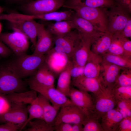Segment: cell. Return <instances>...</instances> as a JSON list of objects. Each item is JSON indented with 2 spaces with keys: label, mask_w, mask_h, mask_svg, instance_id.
<instances>
[{
  "label": "cell",
  "mask_w": 131,
  "mask_h": 131,
  "mask_svg": "<svg viewBox=\"0 0 131 131\" xmlns=\"http://www.w3.org/2000/svg\"><path fill=\"white\" fill-rule=\"evenodd\" d=\"M45 56L25 53L16 57L7 65L16 74L22 79L33 75L44 62Z\"/></svg>",
  "instance_id": "obj_1"
},
{
  "label": "cell",
  "mask_w": 131,
  "mask_h": 131,
  "mask_svg": "<svg viewBox=\"0 0 131 131\" xmlns=\"http://www.w3.org/2000/svg\"><path fill=\"white\" fill-rule=\"evenodd\" d=\"M62 7L74 11L78 16L90 22L99 31L108 32V19L106 12L108 8L77 4H64Z\"/></svg>",
  "instance_id": "obj_2"
},
{
  "label": "cell",
  "mask_w": 131,
  "mask_h": 131,
  "mask_svg": "<svg viewBox=\"0 0 131 131\" xmlns=\"http://www.w3.org/2000/svg\"><path fill=\"white\" fill-rule=\"evenodd\" d=\"M25 83L7 65L0 68V95L27 90Z\"/></svg>",
  "instance_id": "obj_3"
},
{
  "label": "cell",
  "mask_w": 131,
  "mask_h": 131,
  "mask_svg": "<svg viewBox=\"0 0 131 131\" xmlns=\"http://www.w3.org/2000/svg\"><path fill=\"white\" fill-rule=\"evenodd\" d=\"M113 86L104 87L94 94V108L92 114L99 119L106 112L114 108L116 101L113 93Z\"/></svg>",
  "instance_id": "obj_4"
},
{
  "label": "cell",
  "mask_w": 131,
  "mask_h": 131,
  "mask_svg": "<svg viewBox=\"0 0 131 131\" xmlns=\"http://www.w3.org/2000/svg\"><path fill=\"white\" fill-rule=\"evenodd\" d=\"M11 33H1L0 40L11 50L16 56L25 53L29 46V39L21 31L16 30Z\"/></svg>",
  "instance_id": "obj_5"
},
{
  "label": "cell",
  "mask_w": 131,
  "mask_h": 131,
  "mask_svg": "<svg viewBox=\"0 0 131 131\" xmlns=\"http://www.w3.org/2000/svg\"><path fill=\"white\" fill-rule=\"evenodd\" d=\"M65 2V0H32L21 5L20 8L24 14H43L56 11Z\"/></svg>",
  "instance_id": "obj_6"
},
{
  "label": "cell",
  "mask_w": 131,
  "mask_h": 131,
  "mask_svg": "<svg viewBox=\"0 0 131 131\" xmlns=\"http://www.w3.org/2000/svg\"><path fill=\"white\" fill-rule=\"evenodd\" d=\"M55 46L53 48L55 50L66 54L71 57L80 43L82 37L76 29L62 36L54 37Z\"/></svg>",
  "instance_id": "obj_7"
},
{
  "label": "cell",
  "mask_w": 131,
  "mask_h": 131,
  "mask_svg": "<svg viewBox=\"0 0 131 131\" xmlns=\"http://www.w3.org/2000/svg\"><path fill=\"white\" fill-rule=\"evenodd\" d=\"M106 10L108 19L107 32L112 34L121 31L129 18L130 14L116 4Z\"/></svg>",
  "instance_id": "obj_8"
},
{
  "label": "cell",
  "mask_w": 131,
  "mask_h": 131,
  "mask_svg": "<svg viewBox=\"0 0 131 131\" xmlns=\"http://www.w3.org/2000/svg\"><path fill=\"white\" fill-rule=\"evenodd\" d=\"M60 109L55 120V127L61 123L82 124L86 118L82 111L71 100Z\"/></svg>",
  "instance_id": "obj_9"
},
{
  "label": "cell",
  "mask_w": 131,
  "mask_h": 131,
  "mask_svg": "<svg viewBox=\"0 0 131 131\" xmlns=\"http://www.w3.org/2000/svg\"><path fill=\"white\" fill-rule=\"evenodd\" d=\"M45 56V62L56 77L72 62L71 58L67 55L55 50L53 48Z\"/></svg>",
  "instance_id": "obj_10"
},
{
  "label": "cell",
  "mask_w": 131,
  "mask_h": 131,
  "mask_svg": "<svg viewBox=\"0 0 131 131\" xmlns=\"http://www.w3.org/2000/svg\"><path fill=\"white\" fill-rule=\"evenodd\" d=\"M69 97L71 101L82 111L86 117L93 114V101L88 92L71 87Z\"/></svg>",
  "instance_id": "obj_11"
},
{
  "label": "cell",
  "mask_w": 131,
  "mask_h": 131,
  "mask_svg": "<svg viewBox=\"0 0 131 131\" xmlns=\"http://www.w3.org/2000/svg\"><path fill=\"white\" fill-rule=\"evenodd\" d=\"M28 115L26 105L11 103L10 109L0 115V123L9 122L22 126L28 119Z\"/></svg>",
  "instance_id": "obj_12"
},
{
  "label": "cell",
  "mask_w": 131,
  "mask_h": 131,
  "mask_svg": "<svg viewBox=\"0 0 131 131\" xmlns=\"http://www.w3.org/2000/svg\"><path fill=\"white\" fill-rule=\"evenodd\" d=\"M53 36L43 24L38 23L37 42L33 54L44 55L53 47Z\"/></svg>",
  "instance_id": "obj_13"
},
{
  "label": "cell",
  "mask_w": 131,
  "mask_h": 131,
  "mask_svg": "<svg viewBox=\"0 0 131 131\" xmlns=\"http://www.w3.org/2000/svg\"><path fill=\"white\" fill-rule=\"evenodd\" d=\"M29 87L31 89L45 97L52 103V105L59 110L63 105L70 101L55 87H46L39 85H32Z\"/></svg>",
  "instance_id": "obj_14"
},
{
  "label": "cell",
  "mask_w": 131,
  "mask_h": 131,
  "mask_svg": "<svg viewBox=\"0 0 131 131\" xmlns=\"http://www.w3.org/2000/svg\"><path fill=\"white\" fill-rule=\"evenodd\" d=\"M8 22L13 30H17L24 33L35 47L37 42L38 23L33 19H15Z\"/></svg>",
  "instance_id": "obj_15"
},
{
  "label": "cell",
  "mask_w": 131,
  "mask_h": 131,
  "mask_svg": "<svg viewBox=\"0 0 131 131\" xmlns=\"http://www.w3.org/2000/svg\"><path fill=\"white\" fill-rule=\"evenodd\" d=\"M122 68L114 65L102 61L98 78L101 86L104 87L113 86Z\"/></svg>",
  "instance_id": "obj_16"
},
{
  "label": "cell",
  "mask_w": 131,
  "mask_h": 131,
  "mask_svg": "<svg viewBox=\"0 0 131 131\" xmlns=\"http://www.w3.org/2000/svg\"><path fill=\"white\" fill-rule=\"evenodd\" d=\"M71 20L74 29L78 31L82 37L90 39L92 42L102 33L98 30L89 22L78 16L74 11Z\"/></svg>",
  "instance_id": "obj_17"
},
{
  "label": "cell",
  "mask_w": 131,
  "mask_h": 131,
  "mask_svg": "<svg viewBox=\"0 0 131 131\" xmlns=\"http://www.w3.org/2000/svg\"><path fill=\"white\" fill-rule=\"evenodd\" d=\"M82 37L81 41L72 56L71 59L73 64L84 66L91 51L92 41L89 38Z\"/></svg>",
  "instance_id": "obj_18"
},
{
  "label": "cell",
  "mask_w": 131,
  "mask_h": 131,
  "mask_svg": "<svg viewBox=\"0 0 131 131\" xmlns=\"http://www.w3.org/2000/svg\"><path fill=\"white\" fill-rule=\"evenodd\" d=\"M72 84L80 90L91 92L94 94L102 86L98 79L87 77L84 75L72 79Z\"/></svg>",
  "instance_id": "obj_19"
},
{
  "label": "cell",
  "mask_w": 131,
  "mask_h": 131,
  "mask_svg": "<svg viewBox=\"0 0 131 131\" xmlns=\"http://www.w3.org/2000/svg\"><path fill=\"white\" fill-rule=\"evenodd\" d=\"M102 61L101 56L91 51L84 66V75L88 78L98 79Z\"/></svg>",
  "instance_id": "obj_20"
},
{
  "label": "cell",
  "mask_w": 131,
  "mask_h": 131,
  "mask_svg": "<svg viewBox=\"0 0 131 131\" xmlns=\"http://www.w3.org/2000/svg\"><path fill=\"white\" fill-rule=\"evenodd\" d=\"M123 118L116 109H113L106 112L101 118V125L104 131H116Z\"/></svg>",
  "instance_id": "obj_21"
},
{
  "label": "cell",
  "mask_w": 131,
  "mask_h": 131,
  "mask_svg": "<svg viewBox=\"0 0 131 131\" xmlns=\"http://www.w3.org/2000/svg\"><path fill=\"white\" fill-rule=\"evenodd\" d=\"M112 35V34L108 32H102L92 42L91 51L100 56L106 53L110 45Z\"/></svg>",
  "instance_id": "obj_22"
},
{
  "label": "cell",
  "mask_w": 131,
  "mask_h": 131,
  "mask_svg": "<svg viewBox=\"0 0 131 131\" xmlns=\"http://www.w3.org/2000/svg\"><path fill=\"white\" fill-rule=\"evenodd\" d=\"M37 92L31 89L22 92H13L4 96L11 103L26 105L31 104L37 97Z\"/></svg>",
  "instance_id": "obj_23"
},
{
  "label": "cell",
  "mask_w": 131,
  "mask_h": 131,
  "mask_svg": "<svg viewBox=\"0 0 131 131\" xmlns=\"http://www.w3.org/2000/svg\"><path fill=\"white\" fill-rule=\"evenodd\" d=\"M38 97L42 108L43 120L48 124L55 127V120L59 110L51 105L49 101L40 93H39Z\"/></svg>",
  "instance_id": "obj_24"
},
{
  "label": "cell",
  "mask_w": 131,
  "mask_h": 131,
  "mask_svg": "<svg viewBox=\"0 0 131 131\" xmlns=\"http://www.w3.org/2000/svg\"><path fill=\"white\" fill-rule=\"evenodd\" d=\"M74 11L72 9L65 11H54L48 13L36 15H30V19H39L45 21H53L56 22L70 20Z\"/></svg>",
  "instance_id": "obj_25"
},
{
  "label": "cell",
  "mask_w": 131,
  "mask_h": 131,
  "mask_svg": "<svg viewBox=\"0 0 131 131\" xmlns=\"http://www.w3.org/2000/svg\"><path fill=\"white\" fill-rule=\"evenodd\" d=\"M46 29L53 36L58 37L68 33L74 28L72 21L70 20L50 24Z\"/></svg>",
  "instance_id": "obj_26"
},
{
  "label": "cell",
  "mask_w": 131,
  "mask_h": 131,
  "mask_svg": "<svg viewBox=\"0 0 131 131\" xmlns=\"http://www.w3.org/2000/svg\"><path fill=\"white\" fill-rule=\"evenodd\" d=\"M72 61L58 76L56 89L67 97H69L71 77L70 73Z\"/></svg>",
  "instance_id": "obj_27"
},
{
  "label": "cell",
  "mask_w": 131,
  "mask_h": 131,
  "mask_svg": "<svg viewBox=\"0 0 131 131\" xmlns=\"http://www.w3.org/2000/svg\"><path fill=\"white\" fill-rule=\"evenodd\" d=\"M65 4H77L96 8H109L116 4L114 0H67Z\"/></svg>",
  "instance_id": "obj_28"
},
{
  "label": "cell",
  "mask_w": 131,
  "mask_h": 131,
  "mask_svg": "<svg viewBox=\"0 0 131 131\" xmlns=\"http://www.w3.org/2000/svg\"><path fill=\"white\" fill-rule=\"evenodd\" d=\"M102 61L122 68L131 69V59L119 55L105 53L102 56Z\"/></svg>",
  "instance_id": "obj_29"
},
{
  "label": "cell",
  "mask_w": 131,
  "mask_h": 131,
  "mask_svg": "<svg viewBox=\"0 0 131 131\" xmlns=\"http://www.w3.org/2000/svg\"><path fill=\"white\" fill-rule=\"evenodd\" d=\"M27 107L29 116L26 122L21 128L20 131L24 128L30 121L35 119H43L42 109L38 96Z\"/></svg>",
  "instance_id": "obj_30"
},
{
  "label": "cell",
  "mask_w": 131,
  "mask_h": 131,
  "mask_svg": "<svg viewBox=\"0 0 131 131\" xmlns=\"http://www.w3.org/2000/svg\"><path fill=\"white\" fill-rule=\"evenodd\" d=\"M125 38L122 34L121 31L112 34L110 45L106 53L124 56L122 45Z\"/></svg>",
  "instance_id": "obj_31"
},
{
  "label": "cell",
  "mask_w": 131,
  "mask_h": 131,
  "mask_svg": "<svg viewBox=\"0 0 131 131\" xmlns=\"http://www.w3.org/2000/svg\"><path fill=\"white\" fill-rule=\"evenodd\" d=\"M49 69V68L44 61L34 74L29 77L27 81L29 86L32 85L43 86Z\"/></svg>",
  "instance_id": "obj_32"
},
{
  "label": "cell",
  "mask_w": 131,
  "mask_h": 131,
  "mask_svg": "<svg viewBox=\"0 0 131 131\" xmlns=\"http://www.w3.org/2000/svg\"><path fill=\"white\" fill-rule=\"evenodd\" d=\"M28 123L30 127L25 130V131H53L55 130V127L48 124L43 119H34Z\"/></svg>",
  "instance_id": "obj_33"
},
{
  "label": "cell",
  "mask_w": 131,
  "mask_h": 131,
  "mask_svg": "<svg viewBox=\"0 0 131 131\" xmlns=\"http://www.w3.org/2000/svg\"><path fill=\"white\" fill-rule=\"evenodd\" d=\"M99 119L93 114L86 117L82 124L83 131H104Z\"/></svg>",
  "instance_id": "obj_34"
},
{
  "label": "cell",
  "mask_w": 131,
  "mask_h": 131,
  "mask_svg": "<svg viewBox=\"0 0 131 131\" xmlns=\"http://www.w3.org/2000/svg\"><path fill=\"white\" fill-rule=\"evenodd\" d=\"M131 86V69L122 68L114 85V88Z\"/></svg>",
  "instance_id": "obj_35"
},
{
  "label": "cell",
  "mask_w": 131,
  "mask_h": 131,
  "mask_svg": "<svg viewBox=\"0 0 131 131\" xmlns=\"http://www.w3.org/2000/svg\"><path fill=\"white\" fill-rule=\"evenodd\" d=\"M114 96L116 101L131 99V86H122L114 88Z\"/></svg>",
  "instance_id": "obj_36"
},
{
  "label": "cell",
  "mask_w": 131,
  "mask_h": 131,
  "mask_svg": "<svg viewBox=\"0 0 131 131\" xmlns=\"http://www.w3.org/2000/svg\"><path fill=\"white\" fill-rule=\"evenodd\" d=\"M117 110L123 118L131 116V99L122 101H116Z\"/></svg>",
  "instance_id": "obj_37"
},
{
  "label": "cell",
  "mask_w": 131,
  "mask_h": 131,
  "mask_svg": "<svg viewBox=\"0 0 131 131\" xmlns=\"http://www.w3.org/2000/svg\"><path fill=\"white\" fill-rule=\"evenodd\" d=\"M131 131V116L123 118L120 122L116 131Z\"/></svg>",
  "instance_id": "obj_38"
},
{
  "label": "cell",
  "mask_w": 131,
  "mask_h": 131,
  "mask_svg": "<svg viewBox=\"0 0 131 131\" xmlns=\"http://www.w3.org/2000/svg\"><path fill=\"white\" fill-rule=\"evenodd\" d=\"M84 66H81L73 65L70 68V73L72 79L84 75Z\"/></svg>",
  "instance_id": "obj_39"
},
{
  "label": "cell",
  "mask_w": 131,
  "mask_h": 131,
  "mask_svg": "<svg viewBox=\"0 0 131 131\" xmlns=\"http://www.w3.org/2000/svg\"><path fill=\"white\" fill-rule=\"evenodd\" d=\"M22 126L18 124L7 122L0 125V131H20Z\"/></svg>",
  "instance_id": "obj_40"
},
{
  "label": "cell",
  "mask_w": 131,
  "mask_h": 131,
  "mask_svg": "<svg viewBox=\"0 0 131 131\" xmlns=\"http://www.w3.org/2000/svg\"><path fill=\"white\" fill-rule=\"evenodd\" d=\"M11 105V103L4 95H0V115L7 112Z\"/></svg>",
  "instance_id": "obj_41"
},
{
  "label": "cell",
  "mask_w": 131,
  "mask_h": 131,
  "mask_svg": "<svg viewBox=\"0 0 131 131\" xmlns=\"http://www.w3.org/2000/svg\"><path fill=\"white\" fill-rule=\"evenodd\" d=\"M122 47L124 56L131 59V41L128 38H125L123 41Z\"/></svg>",
  "instance_id": "obj_42"
},
{
  "label": "cell",
  "mask_w": 131,
  "mask_h": 131,
  "mask_svg": "<svg viewBox=\"0 0 131 131\" xmlns=\"http://www.w3.org/2000/svg\"><path fill=\"white\" fill-rule=\"evenodd\" d=\"M55 78L54 74L49 68L46 74L43 85L42 86L49 87H54Z\"/></svg>",
  "instance_id": "obj_43"
},
{
  "label": "cell",
  "mask_w": 131,
  "mask_h": 131,
  "mask_svg": "<svg viewBox=\"0 0 131 131\" xmlns=\"http://www.w3.org/2000/svg\"><path fill=\"white\" fill-rule=\"evenodd\" d=\"M116 3L121 6L130 14L131 12V0H114Z\"/></svg>",
  "instance_id": "obj_44"
},
{
  "label": "cell",
  "mask_w": 131,
  "mask_h": 131,
  "mask_svg": "<svg viewBox=\"0 0 131 131\" xmlns=\"http://www.w3.org/2000/svg\"><path fill=\"white\" fill-rule=\"evenodd\" d=\"M122 34L124 37L127 38L131 37V18L130 17L123 30L121 31Z\"/></svg>",
  "instance_id": "obj_45"
},
{
  "label": "cell",
  "mask_w": 131,
  "mask_h": 131,
  "mask_svg": "<svg viewBox=\"0 0 131 131\" xmlns=\"http://www.w3.org/2000/svg\"><path fill=\"white\" fill-rule=\"evenodd\" d=\"M12 51L4 43L0 40V56L6 57L10 55Z\"/></svg>",
  "instance_id": "obj_46"
},
{
  "label": "cell",
  "mask_w": 131,
  "mask_h": 131,
  "mask_svg": "<svg viewBox=\"0 0 131 131\" xmlns=\"http://www.w3.org/2000/svg\"><path fill=\"white\" fill-rule=\"evenodd\" d=\"M72 124L69 123H61L55 126L56 131H72Z\"/></svg>",
  "instance_id": "obj_47"
},
{
  "label": "cell",
  "mask_w": 131,
  "mask_h": 131,
  "mask_svg": "<svg viewBox=\"0 0 131 131\" xmlns=\"http://www.w3.org/2000/svg\"><path fill=\"white\" fill-rule=\"evenodd\" d=\"M83 126L82 124H72V131H83Z\"/></svg>",
  "instance_id": "obj_48"
},
{
  "label": "cell",
  "mask_w": 131,
  "mask_h": 131,
  "mask_svg": "<svg viewBox=\"0 0 131 131\" xmlns=\"http://www.w3.org/2000/svg\"><path fill=\"white\" fill-rule=\"evenodd\" d=\"M12 3L19 4L22 5L32 0H7Z\"/></svg>",
  "instance_id": "obj_49"
},
{
  "label": "cell",
  "mask_w": 131,
  "mask_h": 131,
  "mask_svg": "<svg viewBox=\"0 0 131 131\" xmlns=\"http://www.w3.org/2000/svg\"><path fill=\"white\" fill-rule=\"evenodd\" d=\"M4 10V8L3 7L0 6V14Z\"/></svg>",
  "instance_id": "obj_50"
},
{
  "label": "cell",
  "mask_w": 131,
  "mask_h": 131,
  "mask_svg": "<svg viewBox=\"0 0 131 131\" xmlns=\"http://www.w3.org/2000/svg\"><path fill=\"white\" fill-rule=\"evenodd\" d=\"M0 34L1 33V32L2 30V25L0 22Z\"/></svg>",
  "instance_id": "obj_51"
},
{
  "label": "cell",
  "mask_w": 131,
  "mask_h": 131,
  "mask_svg": "<svg viewBox=\"0 0 131 131\" xmlns=\"http://www.w3.org/2000/svg\"></svg>",
  "instance_id": "obj_52"
}]
</instances>
